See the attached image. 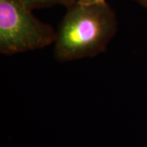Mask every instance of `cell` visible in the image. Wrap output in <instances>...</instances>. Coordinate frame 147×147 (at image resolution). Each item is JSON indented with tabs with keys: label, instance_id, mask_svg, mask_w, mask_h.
Segmentation results:
<instances>
[{
	"label": "cell",
	"instance_id": "4",
	"mask_svg": "<svg viewBox=\"0 0 147 147\" xmlns=\"http://www.w3.org/2000/svg\"><path fill=\"white\" fill-rule=\"evenodd\" d=\"M105 0H78V2L84 3V4H90V3H96V2H101Z\"/></svg>",
	"mask_w": 147,
	"mask_h": 147
},
{
	"label": "cell",
	"instance_id": "2",
	"mask_svg": "<svg viewBox=\"0 0 147 147\" xmlns=\"http://www.w3.org/2000/svg\"><path fill=\"white\" fill-rule=\"evenodd\" d=\"M20 0H0V53L11 55L55 43L57 31L40 21Z\"/></svg>",
	"mask_w": 147,
	"mask_h": 147
},
{
	"label": "cell",
	"instance_id": "3",
	"mask_svg": "<svg viewBox=\"0 0 147 147\" xmlns=\"http://www.w3.org/2000/svg\"><path fill=\"white\" fill-rule=\"evenodd\" d=\"M26 7L34 11L36 9L54 7L55 5H63L66 8L70 7L78 0H20Z\"/></svg>",
	"mask_w": 147,
	"mask_h": 147
},
{
	"label": "cell",
	"instance_id": "1",
	"mask_svg": "<svg viewBox=\"0 0 147 147\" xmlns=\"http://www.w3.org/2000/svg\"><path fill=\"white\" fill-rule=\"evenodd\" d=\"M57 31L54 55L61 62L93 57L106 50L117 33V19L106 1L76 2Z\"/></svg>",
	"mask_w": 147,
	"mask_h": 147
},
{
	"label": "cell",
	"instance_id": "5",
	"mask_svg": "<svg viewBox=\"0 0 147 147\" xmlns=\"http://www.w3.org/2000/svg\"><path fill=\"white\" fill-rule=\"evenodd\" d=\"M136 1L140 4L142 6V7H144L145 9H147V0H136Z\"/></svg>",
	"mask_w": 147,
	"mask_h": 147
}]
</instances>
